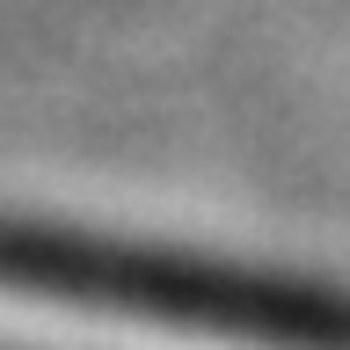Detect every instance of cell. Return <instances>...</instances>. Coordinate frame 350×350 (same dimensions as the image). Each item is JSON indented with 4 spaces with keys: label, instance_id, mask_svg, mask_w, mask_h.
Instances as JSON below:
<instances>
[{
    "label": "cell",
    "instance_id": "cell-1",
    "mask_svg": "<svg viewBox=\"0 0 350 350\" xmlns=\"http://www.w3.org/2000/svg\"><path fill=\"white\" fill-rule=\"evenodd\" d=\"M0 292L81 314H124V321L219 336V343L256 350H350V292L314 278H284L226 256L190 248H146V241H109L81 226H44V219L0 212Z\"/></svg>",
    "mask_w": 350,
    "mask_h": 350
}]
</instances>
